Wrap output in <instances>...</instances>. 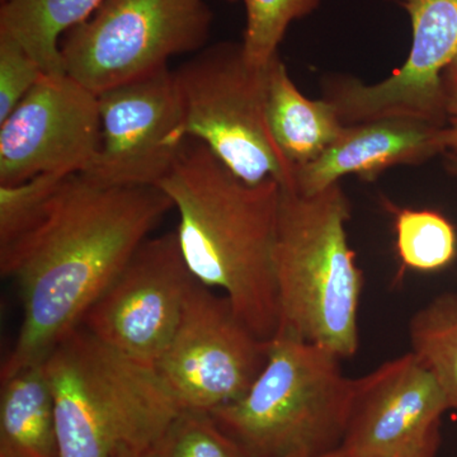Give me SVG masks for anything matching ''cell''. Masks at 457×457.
<instances>
[{
	"mask_svg": "<svg viewBox=\"0 0 457 457\" xmlns=\"http://www.w3.org/2000/svg\"><path fill=\"white\" fill-rule=\"evenodd\" d=\"M171 209L159 187H104L68 177L41 224L0 253L2 275L16 282L23 308L0 378L44 362Z\"/></svg>",
	"mask_w": 457,
	"mask_h": 457,
	"instance_id": "obj_1",
	"label": "cell"
},
{
	"mask_svg": "<svg viewBox=\"0 0 457 457\" xmlns=\"http://www.w3.org/2000/svg\"><path fill=\"white\" fill-rule=\"evenodd\" d=\"M159 188L179 212L176 233L194 278L220 288L237 318L272 341L279 326L273 253L281 185H249L204 144L188 139Z\"/></svg>",
	"mask_w": 457,
	"mask_h": 457,
	"instance_id": "obj_2",
	"label": "cell"
},
{
	"mask_svg": "<svg viewBox=\"0 0 457 457\" xmlns=\"http://www.w3.org/2000/svg\"><path fill=\"white\" fill-rule=\"evenodd\" d=\"M350 198L341 183L312 196L281 186L276 234L278 335L351 359L360 347L365 278L347 237Z\"/></svg>",
	"mask_w": 457,
	"mask_h": 457,
	"instance_id": "obj_3",
	"label": "cell"
},
{
	"mask_svg": "<svg viewBox=\"0 0 457 457\" xmlns=\"http://www.w3.org/2000/svg\"><path fill=\"white\" fill-rule=\"evenodd\" d=\"M44 365L59 457L154 450L180 411L154 369L108 347L83 326L57 343Z\"/></svg>",
	"mask_w": 457,
	"mask_h": 457,
	"instance_id": "obj_4",
	"label": "cell"
},
{
	"mask_svg": "<svg viewBox=\"0 0 457 457\" xmlns=\"http://www.w3.org/2000/svg\"><path fill=\"white\" fill-rule=\"evenodd\" d=\"M341 361L314 343L276 336L245 395L209 414L248 457H315L341 449L354 381Z\"/></svg>",
	"mask_w": 457,
	"mask_h": 457,
	"instance_id": "obj_5",
	"label": "cell"
},
{
	"mask_svg": "<svg viewBox=\"0 0 457 457\" xmlns=\"http://www.w3.org/2000/svg\"><path fill=\"white\" fill-rule=\"evenodd\" d=\"M183 139L201 141L249 185L293 183L294 165L270 134L266 116L267 66L252 65L242 42L204 47L174 71Z\"/></svg>",
	"mask_w": 457,
	"mask_h": 457,
	"instance_id": "obj_6",
	"label": "cell"
},
{
	"mask_svg": "<svg viewBox=\"0 0 457 457\" xmlns=\"http://www.w3.org/2000/svg\"><path fill=\"white\" fill-rule=\"evenodd\" d=\"M212 18L206 0H104L62 38L65 73L99 95L203 50Z\"/></svg>",
	"mask_w": 457,
	"mask_h": 457,
	"instance_id": "obj_7",
	"label": "cell"
},
{
	"mask_svg": "<svg viewBox=\"0 0 457 457\" xmlns=\"http://www.w3.org/2000/svg\"><path fill=\"white\" fill-rule=\"evenodd\" d=\"M270 342L237 318L227 296L195 278L154 370L180 409L209 413L245 395L266 365Z\"/></svg>",
	"mask_w": 457,
	"mask_h": 457,
	"instance_id": "obj_8",
	"label": "cell"
},
{
	"mask_svg": "<svg viewBox=\"0 0 457 457\" xmlns=\"http://www.w3.org/2000/svg\"><path fill=\"white\" fill-rule=\"evenodd\" d=\"M194 281L176 231L147 237L80 326L123 356L154 369L179 328Z\"/></svg>",
	"mask_w": 457,
	"mask_h": 457,
	"instance_id": "obj_9",
	"label": "cell"
},
{
	"mask_svg": "<svg viewBox=\"0 0 457 457\" xmlns=\"http://www.w3.org/2000/svg\"><path fill=\"white\" fill-rule=\"evenodd\" d=\"M407 12L411 45L407 59L381 82L366 84L350 75L323 79V98L343 125L386 117H409L445 126V71L457 55V0H387Z\"/></svg>",
	"mask_w": 457,
	"mask_h": 457,
	"instance_id": "obj_10",
	"label": "cell"
},
{
	"mask_svg": "<svg viewBox=\"0 0 457 457\" xmlns=\"http://www.w3.org/2000/svg\"><path fill=\"white\" fill-rule=\"evenodd\" d=\"M97 96L101 145L80 176L104 187H159L186 143L174 71L167 66Z\"/></svg>",
	"mask_w": 457,
	"mask_h": 457,
	"instance_id": "obj_11",
	"label": "cell"
},
{
	"mask_svg": "<svg viewBox=\"0 0 457 457\" xmlns=\"http://www.w3.org/2000/svg\"><path fill=\"white\" fill-rule=\"evenodd\" d=\"M99 145L98 96L68 74H46L0 123V186L82 174Z\"/></svg>",
	"mask_w": 457,
	"mask_h": 457,
	"instance_id": "obj_12",
	"label": "cell"
},
{
	"mask_svg": "<svg viewBox=\"0 0 457 457\" xmlns=\"http://www.w3.org/2000/svg\"><path fill=\"white\" fill-rule=\"evenodd\" d=\"M450 409L435 375L413 352L354 378L342 449L350 457H380L405 449L438 427Z\"/></svg>",
	"mask_w": 457,
	"mask_h": 457,
	"instance_id": "obj_13",
	"label": "cell"
},
{
	"mask_svg": "<svg viewBox=\"0 0 457 457\" xmlns=\"http://www.w3.org/2000/svg\"><path fill=\"white\" fill-rule=\"evenodd\" d=\"M446 152L444 126L422 120L386 117L345 126L323 154L294 168L288 188L312 196L351 174L374 182L390 168L426 163Z\"/></svg>",
	"mask_w": 457,
	"mask_h": 457,
	"instance_id": "obj_14",
	"label": "cell"
},
{
	"mask_svg": "<svg viewBox=\"0 0 457 457\" xmlns=\"http://www.w3.org/2000/svg\"><path fill=\"white\" fill-rule=\"evenodd\" d=\"M266 116L273 140L294 167L319 158L345 129L328 99L300 92L279 54L267 65Z\"/></svg>",
	"mask_w": 457,
	"mask_h": 457,
	"instance_id": "obj_15",
	"label": "cell"
},
{
	"mask_svg": "<svg viewBox=\"0 0 457 457\" xmlns=\"http://www.w3.org/2000/svg\"><path fill=\"white\" fill-rule=\"evenodd\" d=\"M0 457H59L55 404L44 362L2 378Z\"/></svg>",
	"mask_w": 457,
	"mask_h": 457,
	"instance_id": "obj_16",
	"label": "cell"
},
{
	"mask_svg": "<svg viewBox=\"0 0 457 457\" xmlns=\"http://www.w3.org/2000/svg\"><path fill=\"white\" fill-rule=\"evenodd\" d=\"M104 0H7L0 7V32L25 47L49 75H65L60 42L82 25Z\"/></svg>",
	"mask_w": 457,
	"mask_h": 457,
	"instance_id": "obj_17",
	"label": "cell"
},
{
	"mask_svg": "<svg viewBox=\"0 0 457 457\" xmlns=\"http://www.w3.org/2000/svg\"><path fill=\"white\" fill-rule=\"evenodd\" d=\"M411 352L435 375L457 411V294L438 295L409 321Z\"/></svg>",
	"mask_w": 457,
	"mask_h": 457,
	"instance_id": "obj_18",
	"label": "cell"
},
{
	"mask_svg": "<svg viewBox=\"0 0 457 457\" xmlns=\"http://www.w3.org/2000/svg\"><path fill=\"white\" fill-rule=\"evenodd\" d=\"M395 248L405 269L431 273L446 269L457 255L456 228L432 210L395 209Z\"/></svg>",
	"mask_w": 457,
	"mask_h": 457,
	"instance_id": "obj_19",
	"label": "cell"
},
{
	"mask_svg": "<svg viewBox=\"0 0 457 457\" xmlns=\"http://www.w3.org/2000/svg\"><path fill=\"white\" fill-rule=\"evenodd\" d=\"M245 7V31L242 42L246 60L264 68L278 54L288 27L311 16L321 0H242Z\"/></svg>",
	"mask_w": 457,
	"mask_h": 457,
	"instance_id": "obj_20",
	"label": "cell"
},
{
	"mask_svg": "<svg viewBox=\"0 0 457 457\" xmlns=\"http://www.w3.org/2000/svg\"><path fill=\"white\" fill-rule=\"evenodd\" d=\"M68 177L71 176L40 174L18 185L0 186V253L16 245L41 224Z\"/></svg>",
	"mask_w": 457,
	"mask_h": 457,
	"instance_id": "obj_21",
	"label": "cell"
},
{
	"mask_svg": "<svg viewBox=\"0 0 457 457\" xmlns=\"http://www.w3.org/2000/svg\"><path fill=\"white\" fill-rule=\"evenodd\" d=\"M156 457H248L206 411L180 409L155 446Z\"/></svg>",
	"mask_w": 457,
	"mask_h": 457,
	"instance_id": "obj_22",
	"label": "cell"
},
{
	"mask_svg": "<svg viewBox=\"0 0 457 457\" xmlns=\"http://www.w3.org/2000/svg\"><path fill=\"white\" fill-rule=\"evenodd\" d=\"M45 75L44 69L22 45L0 32V123Z\"/></svg>",
	"mask_w": 457,
	"mask_h": 457,
	"instance_id": "obj_23",
	"label": "cell"
},
{
	"mask_svg": "<svg viewBox=\"0 0 457 457\" xmlns=\"http://www.w3.org/2000/svg\"><path fill=\"white\" fill-rule=\"evenodd\" d=\"M438 446V427L433 428L422 440L405 449L380 457H436Z\"/></svg>",
	"mask_w": 457,
	"mask_h": 457,
	"instance_id": "obj_24",
	"label": "cell"
},
{
	"mask_svg": "<svg viewBox=\"0 0 457 457\" xmlns=\"http://www.w3.org/2000/svg\"><path fill=\"white\" fill-rule=\"evenodd\" d=\"M447 152L457 155V92L447 96L446 122L444 126Z\"/></svg>",
	"mask_w": 457,
	"mask_h": 457,
	"instance_id": "obj_25",
	"label": "cell"
},
{
	"mask_svg": "<svg viewBox=\"0 0 457 457\" xmlns=\"http://www.w3.org/2000/svg\"><path fill=\"white\" fill-rule=\"evenodd\" d=\"M442 83H444L446 97L457 92V55L455 59L451 62V64L447 66L446 71H445L444 77H442Z\"/></svg>",
	"mask_w": 457,
	"mask_h": 457,
	"instance_id": "obj_26",
	"label": "cell"
},
{
	"mask_svg": "<svg viewBox=\"0 0 457 457\" xmlns=\"http://www.w3.org/2000/svg\"><path fill=\"white\" fill-rule=\"evenodd\" d=\"M446 167L447 170H449L450 173L457 179V155L451 154V153H449L446 159Z\"/></svg>",
	"mask_w": 457,
	"mask_h": 457,
	"instance_id": "obj_27",
	"label": "cell"
},
{
	"mask_svg": "<svg viewBox=\"0 0 457 457\" xmlns=\"http://www.w3.org/2000/svg\"><path fill=\"white\" fill-rule=\"evenodd\" d=\"M116 457H156V455L154 450H150L146 453H123Z\"/></svg>",
	"mask_w": 457,
	"mask_h": 457,
	"instance_id": "obj_28",
	"label": "cell"
},
{
	"mask_svg": "<svg viewBox=\"0 0 457 457\" xmlns=\"http://www.w3.org/2000/svg\"><path fill=\"white\" fill-rule=\"evenodd\" d=\"M315 457H350V456H348L347 453H345V451L343 450L341 447V449L332 451V453H324V455L315 456Z\"/></svg>",
	"mask_w": 457,
	"mask_h": 457,
	"instance_id": "obj_29",
	"label": "cell"
},
{
	"mask_svg": "<svg viewBox=\"0 0 457 457\" xmlns=\"http://www.w3.org/2000/svg\"><path fill=\"white\" fill-rule=\"evenodd\" d=\"M225 2L234 3V2H237V0H225Z\"/></svg>",
	"mask_w": 457,
	"mask_h": 457,
	"instance_id": "obj_30",
	"label": "cell"
},
{
	"mask_svg": "<svg viewBox=\"0 0 457 457\" xmlns=\"http://www.w3.org/2000/svg\"><path fill=\"white\" fill-rule=\"evenodd\" d=\"M5 2H7V0H0V3H2V4H3V3H5Z\"/></svg>",
	"mask_w": 457,
	"mask_h": 457,
	"instance_id": "obj_31",
	"label": "cell"
}]
</instances>
